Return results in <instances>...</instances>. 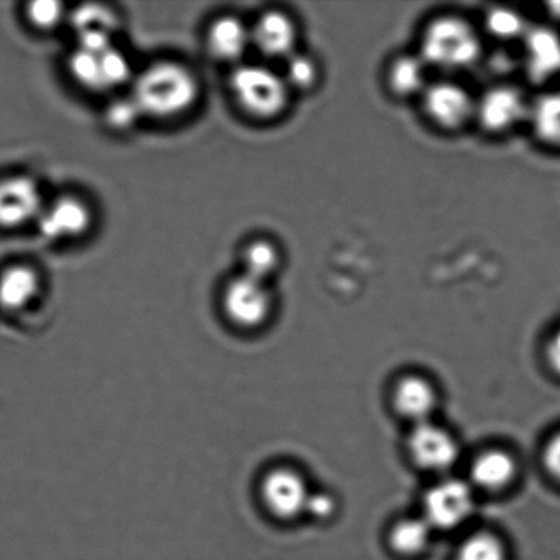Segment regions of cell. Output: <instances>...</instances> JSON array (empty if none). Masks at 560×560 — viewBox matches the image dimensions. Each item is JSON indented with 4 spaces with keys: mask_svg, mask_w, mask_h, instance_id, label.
<instances>
[{
    "mask_svg": "<svg viewBox=\"0 0 560 560\" xmlns=\"http://www.w3.org/2000/svg\"><path fill=\"white\" fill-rule=\"evenodd\" d=\"M199 96L196 77L185 66L158 62L137 79L133 98L141 114L172 118L188 112Z\"/></svg>",
    "mask_w": 560,
    "mask_h": 560,
    "instance_id": "cell-1",
    "label": "cell"
},
{
    "mask_svg": "<svg viewBox=\"0 0 560 560\" xmlns=\"http://www.w3.org/2000/svg\"><path fill=\"white\" fill-rule=\"evenodd\" d=\"M481 55L474 26L458 16L446 15L427 26L421 40V59L443 70L469 68Z\"/></svg>",
    "mask_w": 560,
    "mask_h": 560,
    "instance_id": "cell-2",
    "label": "cell"
},
{
    "mask_svg": "<svg viewBox=\"0 0 560 560\" xmlns=\"http://www.w3.org/2000/svg\"><path fill=\"white\" fill-rule=\"evenodd\" d=\"M232 91L252 117L271 119L283 113L289 98L284 79L259 65H245L232 75Z\"/></svg>",
    "mask_w": 560,
    "mask_h": 560,
    "instance_id": "cell-3",
    "label": "cell"
},
{
    "mask_svg": "<svg viewBox=\"0 0 560 560\" xmlns=\"http://www.w3.org/2000/svg\"><path fill=\"white\" fill-rule=\"evenodd\" d=\"M222 305L234 327L250 331L265 326L270 318L272 296L265 282L243 273L224 289Z\"/></svg>",
    "mask_w": 560,
    "mask_h": 560,
    "instance_id": "cell-4",
    "label": "cell"
},
{
    "mask_svg": "<svg viewBox=\"0 0 560 560\" xmlns=\"http://www.w3.org/2000/svg\"><path fill=\"white\" fill-rule=\"evenodd\" d=\"M474 509V491L463 480L439 482L427 492L424 499V518L432 528H457L470 517Z\"/></svg>",
    "mask_w": 560,
    "mask_h": 560,
    "instance_id": "cell-5",
    "label": "cell"
},
{
    "mask_svg": "<svg viewBox=\"0 0 560 560\" xmlns=\"http://www.w3.org/2000/svg\"><path fill=\"white\" fill-rule=\"evenodd\" d=\"M260 495L268 512L277 518L293 520L305 513L311 492L299 471L277 468L262 479Z\"/></svg>",
    "mask_w": 560,
    "mask_h": 560,
    "instance_id": "cell-6",
    "label": "cell"
},
{
    "mask_svg": "<svg viewBox=\"0 0 560 560\" xmlns=\"http://www.w3.org/2000/svg\"><path fill=\"white\" fill-rule=\"evenodd\" d=\"M422 102L428 117L444 129H458L476 114L474 98L454 82L443 81L428 86Z\"/></svg>",
    "mask_w": 560,
    "mask_h": 560,
    "instance_id": "cell-7",
    "label": "cell"
},
{
    "mask_svg": "<svg viewBox=\"0 0 560 560\" xmlns=\"http://www.w3.org/2000/svg\"><path fill=\"white\" fill-rule=\"evenodd\" d=\"M409 450L417 465L432 471L452 468L459 457V447L455 439L430 421L417 424L411 431Z\"/></svg>",
    "mask_w": 560,
    "mask_h": 560,
    "instance_id": "cell-8",
    "label": "cell"
},
{
    "mask_svg": "<svg viewBox=\"0 0 560 560\" xmlns=\"http://www.w3.org/2000/svg\"><path fill=\"white\" fill-rule=\"evenodd\" d=\"M529 107L523 93L514 86H495L485 93L476 104V115L482 128L502 133L528 117Z\"/></svg>",
    "mask_w": 560,
    "mask_h": 560,
    "instance_id": "cell-9",
    "label": "cell"
},
{
    "mask_svg": "<svg viewBox=\"0 0 560 560\" xmlns=\"http://www.w3.org/2000/svg\"><path fill=\"white\" fill-rule=\"evenodd\" d=\"M42 194L35 180L13 177L0 180V228L14 229L42 215Z\"/></svg>",
    "mask_w": 560,
    "mask_h": 560,
    "instance_id": "cell-10",
    "label": "cell"
},
{
    "mask_svg": "<svg viewBox=\"0 0 560 560\" xmlns=\"http://www.w3.org/2000/svg\"><path fill=\"white\" fill-rule=\"evenodd\" d=\"M91 211L84 201L77 197H62L38 217V228L43 237L62 240L79 237L91 226Z\"/></svg>",
    "mask_w": 560,
    "mask_h": 560,
    "instance_id": "cell-11",
    "label": "cell"
},
{
    "mask_svg": "<svg viewBox=\"0 0 560 560\" xmlns=\"http://www.w3.org/2000/svg\"><path fill=\"white\" fill-rule=\"evenodd\" d=\"M252 42L267 57H291L296 42L293 20L280 11H268L257 20L250 32Z\"/></svg>",
    "mask_w": 560,
    "mask_h": 560,
    "instance_id": "cell-12",
    "label": "cell"
},
{
    "mask_svg": "<svg viewBox=\"0 0 560 560\" xmlns=\"http://www.w3.org/2000/svg\"><path fill=\"white\" fill-rule=\"evenodd\" d=\"M532 79L546 81L560 73V36L547 27L525 33Z\"/></svg>",
    "mask_w": 560,
    "mask_h": 560,
    "instance_id": "cell-13",
    "label": "cell"
},
{
    "mask_svg": "<svg viewBox=\"0 0 560 560\" xmlns=\"http://www.w3.org/2000/svg\"><path fill=\"white\" fill-rule=\"evenodd\" d=\"M394 400L395 408L400 415L421 424L430 421V417L436 409L438 395L435 388L425 378L409 376L398 383Z\"/></svg>",
    "mask_w": 560,
    "mask_h": 560,
    "instance_id": "cell-14",
    "label": "cell"
},
{
    "mask_svg": "<svg viewBox=\"0 0 560 560\" xmlns=\"http://www.w3.org/2000/svg\"><path fill=\"white\" fill-rule=\"evenodd\" d=\"M40 293V278L32 268L14 266L0 276V307L5 312H21Z\"/></svg>",
    "mask_w": 560,
    "mask_h": 560,
    "instance_id": "cell-15",
    "label": "cell"
},
{
    "mask_svg": "<svg viewBox=\"0 0 560 560\" xmlns=\"http://www.w3.org/2000/svg\"><path fill=\"white\" fill-rule=\"evenodd\" d=\"M250 42L248 27L234 16H222L217 20L208 33V48L213 57L224 62H233L243 57Z\"/></svg>",
    "mask_w": 560,
    "mask_h": 560,
    "instance_id": "cell-16",
    "label": "cell"
},
{
    "mask_svg": "<svg viewBox=\"0 0 560 560\" xmlns=\"http://www.w3.org/2000/svg\"><path fill=\"white\" fill-rule=\"evenodd\" d=\"M470 475L482 490L499 491L512 485L517 475V464L513 455L503 450H488L475 459Z\"/></svg>",
    "mask_w": 560,
    "mask_h": 560,
    "instance_id": "cell-17",
    "label": "cell"
},
{
    "mask_svg": "<svg viewBox=\"0 0 560 560\" xmlns=\"http://www.w3.org/2000/svg\"><path fill=\"white\" fill-rule=\"evenodd\" d=\"M528 117L537 139L560 148V91L546 93L529 107Z\"/></svg>",
    "mask_w": 560,
    "mask_h": 560,
    "instance_id": "cell-18",
    "label": "cell"
},
{
    "mask_svg": "<svg viewBox=\"0 0 560 560\" xmlns=\"http://www.w3.org/2000/svg\"><path fill=\"white\" fill-rule=\"evenodd\" d=\"M425 84V62L413 55L394 60L388 70V85L395 95L408 97L420 92Z\"/></svg>",
    "mask_w": 560,
    "mask_h": 560,
    "instance_id": "cell-19",
    "label": "cell"
},
{
    "mask_svg": "<svg viewBox=\"0 0 560 560\" xmlns=\"http://www.w3.org/2000/svg\"><path fill=\"white\" fill-rule=\"evenodd\" d=\"M432 529L425 518L402 520L394 526L389 542L400 556H419L430 545Z\"/></svg>",
    "mask_w": 560,
    "mask_h": 560,
    "instance_id": "cell-20",
    "label": "cell"
},
{
    "mask_svg": "<svg viewBox=\"0 0 560 560\" xmlns=\"http://www.w3.org/2000/svg\"><path fill=\"white\" fill-rule=\"evenodd\" d=\"M243 262L244 276L266 283V280L278 270L279 252L276 245L268 243V241H255V243L246 246Z\"/></svg>",
    "mask_w": 560,
    "mask_h": 560,
    "instance_id": "cell-21",
    "label": "cell"
},
{
    "mask_svg": "<svg viewBox=\"0 0 560 560\" xmlns=\"http://www.w3.org/2000/svg\"><path fill=\"white\" fill-rule=\"evenodd\" d=\"M506 548L497 536L477 534L459 548L457 560H506Z\"/></svg>",
    "mask_w": 560,
    "mask_h": 560,
    "instance_id": "cell-22",
    "label": "cell"
},
{
    "mask_svg": "<svg viewBox=\"0 0 560 560\" xmlns=\"http://www.w3.org/2000/svg\"><path fill=\"white\" fill-rule=\"evenodd\" d=\"M70 71L74 79L88 90L103 91L101 59L98 55L82 51H75L70 58Z\"/></svg>",
    "mask_w": 560,
    "mask_h": 560,
    "instance_id": "cell-23",
    "label": "cell"
},
{
    "mask_svg": "<svg viewBox=\"0 0 560 560\" xmlns=\"http://www.w3.org/2000/svg\"><path fill=\"white\" fill-rule=\"evenodd\" d=\"M487 30L492 36L510 40L526 33L525 21L517 11L508 8H495L487 14Z\"/></svg>",
    "mask_w": 560,
    "mask_h": 560,
    "instance_id": "cell-24",
    "label": "cell"
},
{
    "mask_svg": "<svg viewBox=\"0 0 560 560\" xmlns=\"http://www.w3.org/2000/svg\"><path fill=\"white\" fill-rule=\"evenodd\" d=\"M77 32L104 31L113 33L117 27V16L112 11L98 4H85L73 14Z\"/></svg>",
    "mask_w": 560,
    "mask_h": 560,
    "instance_id": "cell-25",
    "label": "cell"
},
{
    "mask_svg": "<svg viewBox=\"0 0 560 560\" xmlns=\"http://www.w3.org/2000/svg\"><path fill=\"white\" fill-rule=\"evenodd\" d=\"M317 66L315 60L304 54H293L285 66V84L296 90H310L317 81Z\"/></svg>",
    "mask_w": 560,
    "mask_h": 560,
    "instance_id": "cell-26",
    "label": "cell"
},
{
    "mask_svg": "<svg viewBox=\"0 0 560 560\" xmlns=\"http://www.w3.org/2000/svg\"><path fill=\"white\" fill-rule=\"evenodd\" d=\"M104 90L115 88L128 81L130 65L122 52L109 48L108 51L98 55Z\"/></svg>",
    "mask_w": 560,
    "mask_h": 560,
    "instance_id": "cell-27",
    "label": "cell"
},
{
    "mask_svg": "<svg viewBox=\"0 0 560 560\" xmlns=\"http://www.w3.org/2000/svg\"><path fill=\"white\" fill-rule=\"evenodd\" d=\"M63 5L57 0H36L27 5V19L40 30H52L62 20Z\"/></svg>",
    "mask_w": 560,
    "mask_h": 560,
    "instance_id": "cell-28",
    "label": "cell"
},
{
    "mask_svg": "<svg viewBox=\"0 0 560 560\" xmlns=\"http://www.w3.org/2000/svg\"><path fill=\"white\" fill-rule=\"evenodd\" d=\"M141 115L133 98H120L107 108L106 120L113 129L125 130L133 126Z\"/></svg>",
    "mask_w": 560,
    "mask_h": 560,
    "instance_id": "cell-29",
    "label": "cell"
},
{
    "mask_svg": "<svg viewBox=\"0 0 560 560\" xmlns=\"http://www.w3.org/2000/svg\"><path fill=\"white\" fill-rule=\"evenodd\" d=\"M80 49L82 51L102 55L112 47V33L104 31H85L79 33Z\"/></svg>",
    "mask_w": 560,
    "mask_h": 560,
    "instance_id": "cell-30",
    "label": "cell"
},
{
    "mask_svg": "<svg viewBox=\"0 0 560 560\" xmlns=\"http://www.w3.org/2000/svg\"><path fill=\"white\" fill-rule=\"evenodd\" d=\"M337 509L335 499L326 492L312 493L307 499L305 513L316 520H327L331 517Z\"/></svg>",
    "mask_w": 560,
    "mask_h": 560,
    "instance_id": "cell-31",
    "label": "cell"
},
{
    "mask_svg": "<svg viewBox=\"0 0 560 560\" xmlns=\"http://www.w3.org/2000/svg\"><path fill=\"white\" fill-rule=\"evenodd\" d=\"M545 464L548 471L560 480V433L547 444Z\"/></svg>",
    "mask_w": 560,
    "mask_h": 560,
    "instance_id": "cell-32",
    "label": "cell"
},
{
    "mask_svg": "<svg viewBox=\"0 0 560 560\" xmlns=\"http://www.w3.org/2000/svg\"><path fill=\"white\" fill-rule=\"evenodd\" d=\"M547 360L552 370L560 375V329L553 335L550 345H548Z\"/></svg>",
    "mask_w": 560,
    "mask_h": 560,
    "instance_id": "cell-33",
    "label": "cell"
},
{
    "mask_svg": "<svg viewBox=\"0 0 560 560\" xmlns=\"http://www.w3.org/2000/svg\"><path fill=\"white\" fill-rule=\"evenodd\" d=\"M548 13L551 14L553 20L560 21V2H552L547 4Z\"/></svg>",
    "mask_w": 560,
    "mask_h": 560,
    "instance_id": "cell-34",
    "label": "cell"
}]
</instances>
